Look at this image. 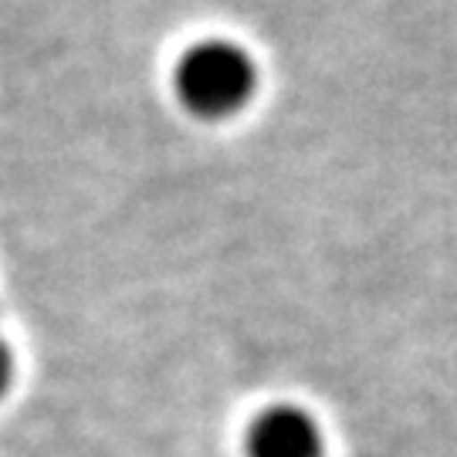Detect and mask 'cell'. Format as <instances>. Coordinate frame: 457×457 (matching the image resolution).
Returning a JSON list of instances; mask_svg holds the SVG:
<instances>
[{
    "mask_svg": "<svg viewBox=\"0 0 457 457\" xmlns=\"http://www.w3.org/2000/svg\"><path fill=\"white\" fill-rule=\"evenodd\" d=\"M173 92L180 105L196 119H230L251 105L258 92V68L251 51L228 37H204L173 65Z\"/></svg>",
    "mask_w": 457,
    "mask_h": 457,
    "instance_id": "6da1fadb",
    "label": "cell"
},
{
    "mask_svg": "<svg viewBox=\"0 0 457 457\" xmlns=\"http://www.w3.org/2000/svg\"><path fill=\"white\" fill-rule=\"evenodd\" d=\"M11 379H14V349L7 343V336L0 332V400L11 390Z\"/></svg>",
    "mask_w": 457,
    "mask_h": 457,
    "instance_id": "3957f363",
    "label": "cell"
},
{
    "mask_svg": "<svg viewBox=\"0 0 457 457\" xmlns=\"http://www.w3.org/2000/svg\"><path fill=\"white\" fill-rule=\"evenodd\" d=\"M247 457H326L322 427L305 407H264L245 430Z\"/></svg>",
    "mask_w": 457,
    "mask_h": 457,
    "instance_id": "7a4b0ae2",
    "label": "cell"
}]
</instances>
